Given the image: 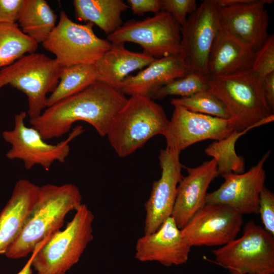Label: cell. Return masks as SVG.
I'll use <instances>...</instances> for the list:
<instances>
[{
  "label": "cell",
  "mask_w": 274,
  "mask_h": 274,
  "mask_svg": "<svg viewBox=\"0 0 274 274\" xmlns=\"http://www.w3.org/2000/svg\"><path fill=\"white\" fill-rule=\"evenodd\" d=\"M127 98L119 90L99 81L82 91L47 107L29 123L45 140L60 138L78 121L91 125L106 136L115 116Z\"/></svg>",
  "instance_id": "obj_1"
},
{
  "label": "cell",
  "mask_w": 274,
  "mask_h": 274,
  "mask_svg": "<svg viewBox=\"0 0 274 274\" xmlns=\"http://www.w3.org/2000/svg\"><path fill=\"white\" fill-rule=\"evenodd\" d=\"M82 201L81 192L74 184L39 186L35 203L21 231L5 255L16 259L32 253L39 243L60 230L66 215L76 211Z\"/></svg>",
  "instance_id": "obj_2"
},
{
  "label": "cell",
  "mask_w": 274,
  "mask_h": 274,
  "mask_svg": "<svg viewBox=\"0 0 274 274\" xmlns=\"http://www.w3.org/2000/svg\"><path fill=\"white\" fill-rule=\"evenodd\" d=\"M209 90L225 105L234 129L242 131L273 121L262 88V78L249 70L232 75L208 78Z\"/></svg>",
  "instance_id": "obj_3"
},
{
  "label": "cell",
  "mask_w": 274,
  "mask_h": 274,
  "mask_svg": "<svg viewBox=\"0 0 274 274\" xmlns=\"http://www.w3.org/2000/svg\"><path fill=\"white\" fill-rule=\"evenodd\" d=\"M168 122L164 109L154 99L132 95L115 116L106 136L117 155L125 157L154 136L163 135Z\"/></svg>",
  "instance_id": "obj_4"
},
{
  "label": "cell",
  "mask_w": 274,
  "mask_h": 274,
  "mask_svg": "<svg viewBox=\"0 0 274 274\" xmlns=\"http://www.w3.org/2000/svg\"><path fill=\"white\" fill-rule=\"evenodd\" d=\"M94 216L82 203L63 230L54 233L36 252L32 267L37 274H66L93 240Z\"/></svg>",
  "instance_id": "obj_5"
},
{
  "label": "cell",
  "mask_w": 274,
  "mask_h": 274,
  "mask_svg": "<svg viewBox=\"0 0 274 274\" xmlns=\"http://www.w3.org/2000/svg\"><path fill=\"white\" fill-rule=\"evenodd\" d=\"M64 67L45 54H27L0 70V89L10 85L27 97L30 119L47 108V95L56 87Z\"/></svg>",
  "instance_id": "obj_6"
},
{
  "label": "cell",
  "mask_w": 274,
  "mask_h": 274,
  "mask_svg": "<svg viewBox=\"0 0 274 274\" xmlns=\"http://www.w3.org/2000/svg\"><path fill=\"white\" fill-rule=\"evenodd\" d=\"M216 262L230 274H273L274 237L253 221L242 235L213 250Z\"/></svg>",
  "instance_id": "obj_7"
},
{
  "label": "cell",
  "mask_w": 274,
  "mask_h": 274,
  "mask_svg": "<svg viewBox=\"0 0 274 274\" xmlns=\"http://www.w3.org/2000/svg\"><path fill=\"white\" fill-rule=\"evenodd\" d=\"M94 24L72 21L62 11L55 28L42 43L47 51L64 67L80 64H94L108 50L111 43L97 37Z\"/></svg>",
  "instance_id": "obj_8"
},
{
  "label": "cell",
  "mask_w": 274,
  "mask_h": 274,
  "mask_svg": "<svg viewBox=\"0 0 274 274\" xmlns=\"http://www.w3.org/2000/svg\"><path fill=\"white\" fill-rule=\"evenodd\" d=\"M107 40L111 43L139 44L143 53L157 59L180 53L181 26L170 14L160 11L142 20L126 21Z\"/></svg>",
  "instance_id": "obj_9"
},
{
  "label": "cell",
  "mask_w": 274,
  "mask_h": 274,
  "mask_svg": "<svg viewBox=\"0 0 274 274\" xmlns=\"http://www.w3.org/2000/svg\"><path fill=\"white\" fill-rule=\"evenodd\" d=\"M26 113L22 111L14 116V127L2 133L5 141L11 145L6 154L10 159L23 161L26 169H31L40 165L48 170L53 163L57 161L63 163L70 151L69 143L84 131L81 125L76 126L67 138L55 145L48 144L35 128L25 124Z\"/></svg>",
  "instance_id": "obj_10"
},
{
  "label": "cell",
  "mask_w": 274,
  "mask_h": 274,
  "mask_svg": "<svg viewBox=\"0 0 274 274\" xmlns=\"http://www.w3.org/2000/svg\"><path fill=\"white\" fill-rule=\"evenodd\" d=\"M220 8L217 0L203 1L181 27L179 54L189 73L207 77L209 55L220 29Z\"/></svg>",
  "instance_id": "obj_11"
},
{
  "label": "cell",
  "mask_w": 274,
  "mask_h": 274,
  "mask_svg": "<svg viewBox=\"0 0 274 274\" xmlns=\"http://www.w3.org/2000/svg\"><path fill=\"white\" fill-rule=\"evenodd\" d=\"M272 0H220V29L255 52L268 38L265 6Z\"/></svg>",
  "instance_id": "obj_12"
},
{
  "label": "cell",
  "mask_w": 274,
  "mask_h": 274,
  "mask_svg": "<svg viewBox=\"0 0 274 274\" xmlns=\"http://www.w3.org/2000/svg\"><path fill=\"white\" fill-rule=\"evenodd\" d=\"M243 224V215L232 208L206 203L181 231L191 247L224 246L236 238Z\"/></svg>",
  "instance_id": "obj_13"
},
{
  "label": "cell",
  "mask_w": 274,
  "mask_h": 274,
  "mask_svg": "<svg viewBox=\"0 0 274 274\" xmlns=\"http://www.w3.org/2000/svg\"><path fill=\"white\" fill-rule=\"evenodd\" d=\"M163 134L166 147L181 152L196 143L219 141L234 130L230 119L190 111L176 106Z\"/></svg>",
  "instance_id": "obj_14"
},
{
  "label": "cell",
  "mask_w": 274,
  "mask_h": 274,
  "mask_svg": "<svg viewBox=\"0 0 274 274\" xmlns=\"http://www.w3.org/2000/svg\"><path fill=\"white\" fill-rule=\"evenodd\" d=\"M180 154V152L167 147L160 151L161 176L153 183L150 195L145 203L144 234L155 231L172 216L177 187L183 177Z\"/></svg>",
  "instance_id": "obj_15"
},
{
  "label": "cell",
  "mask_w": 274,
  "mask_h": 274,
  "mask_svg": "<svg viewBox=\"0 0 274 274\" xmlns=\"http://www.w3.org/2000/svg\"><path fill=\"white\" fill-rule=\"evenodd\" d=\"M270 153V151L266 152L247 172L222 175L224 182L216 190L208 193L206 203L223 204L242 215L258 214L259 195L266 179L264 165Z\"/></svg>",
  "instance_id": "obj_16"
},
{
  "label": "cell",
  "mask_w": 274,
  "mask_h": 274,
  "mask_svg": "<svg viewBox=\"0 0 274 274\" xmlns=\"http://www.w3.org/2000/svg\"><path fill=\"white\" fill-rule=\"evenodd\" d=\"M191 248L170 216L155 231L138 238L135 258L142 262L157 261L166 266L179 265L187 262Z\"/></svg>",
  "instance_id": "obj_17"
},
{
  "label": "cell",
  "mask_w": 274,
  "mask_h": 274,
  "mask_svg": "<svg viewBox=\"0 0 274 274\" xmlns=\"http://www.w3.org/2000/svg\"><path fill=\"white\" fill-rule=\"evenodd\" d=\"M185 168L187 175L178 184L171 216L180 229L206 204L209 185L219 176L216 162L213 158L197 166Z\"/></svg>",
  "instance_id": "obj_18"
},
{
  "label": "cell",
  "mask_w": 274,
  "mask_h": 274,
  "mask_svg": "<svg viewBox=\"0 0 274 274\" xmlns=\"http://www.w3.org/2000/svg\"><path fill=\"white\" fill-rule=\"evenodd\" d=\"M189 73L179 54L155 59L136 75L128 76L119 90L130 96L140 95L153 99L163 86Z\"/></svg>",
  "instance_id": "obj_19"
},
{
  "label": "cell",
  "mask_w": 274,
  "mask_h": 274,
  "mask_svg": "<svg viewBox=\"0 0 274 274\" xmlns=\"http://www.w3.org/2000/svg\"><path fill=\"white\" fill-rule=\"evenodd\" d=\"M39 186L26 179L18 181L0 212V254H5L21 231L35 203Z\"/></svg>",
  "instance_id": "obj_20"
},
{
  "label": "cell",
  "mask_w": 274,
  "mask_h": 274,
  "mask_svg": "<svg viewBox=\"0 0 274 274\" xmlns=\"http://www.w3.org/2000/svg\"><path fill=\"white\" fill-rule=\"evenodd\" d=\"M255 51L221 29L211 49L208 78L224 77L251 70Z\"/></svg>",
  "instance_id": "obj_21"
},
{
  "label": "cell",
  "mask_w": 274,
  "mask_h": 274,
  "mask_svg": "<svg viewBox=\"0 0 274 274\" xmlns=\"http://www.w3.org/2000/svg\"><path fill=\"white\" fill-rule=\"evenodd\" d=\"M155 58L127 49L124 43H111L110 48L94 63L97 81L119 90L130 73L150 64Z\"/></svg>",
  "instance_id": "obj_22"
},
{
  "label": "cell",
  "mask_w": 274,
  "mask_h": 274,
  "mask_svg": "<svg viewBox=\"0 0 274 274\" xmlns=\"http://www.w3.org/2000/svg\"><path fill=\"white\" fill-rule=\"evenodd\" d=\"M73 6L77 20L96 25L107 36L122 25V14L129 8L123 0H74Z\"/></svg>",
  "instance_id": "obj_23"
},
{
  "label": "cell",
  "mask_w": 274,
  "mask_h": 274,
  "mask_svg": "<svg viewBox=\"0 0 274 274\" xmlns=\"http://www.w3.org/2000/svg\"><path fill=\"white\" fill-rule=\"evenodd\" d=\"M57 15L45 0H26L18 22L23 33L43 43L56 26Z\"/></svg>",
  "instance_id": "obj_24"
},
{
  "label": "cell",
  "mask_w": 274,
  "mask_h": 274,
  "mask_svg": "<svg viewBox=\"0 0 274 274\" xmlns=\"http://www.w3.org/2000/svg\"><path fill=\"white\" fill-rule=\"evenodd\" d=\"M59 82L47 99V107L75 94L97 81L94 64H80L64 67Z\"/></svg>",
  "instance_id": "obj_25"
},
{
  "label": "cell",
  "mask_w": 274,
  "mask_h": 274,
  "mask_svg": "<svg viewBox=\"0 0 274 274\" xmlns=\"http://www.w3.org/2000/svg\"><path fill=\"white\" fill-rule=\"evenodd\" d=\"M38 44L25 34L17 23H0V70L36 52Z\"/></svg>",
  "instance_id": "obj_26"
},
{
  "label": "cell",
  "mask_w": 274,
  "mask_h": 274,
  "mask_svg": "<svg viewBox=\"0 0 274 274\" xmlns=\"http://www.w3.org/2000/svg\"><path fill=\"white\" fill-rule=\"evenodd\" d=\"M254 128L250 127L241 131L234 130L227 138L215 141L206 148V154L212 157L216 162L219 175L244 172L245 160L236 153L235 143L241 136Z\"/></svg>",
  "instance_id": "obj_27"
},
{
  "label": "cell",
  "mask_w": 274,
  "mask_h": 274,
  "mask_svg": "<svg viewBox=\"0 0 274 274\" xmlns=\"http://www.w3.org/2000/svg\"><path fill=\"white\" fill-rule=\"evenodd\" d=\"M173 106H181L195 113L230 119V116L223 102L209 90L187 97L172 98Z\"/></svg>",
  "instance_id": "obj_28"
},
{
  "label": "cell",
  "mask_w": 274,
  "mask_h": 274,
  "mask_svg": "<svg viewBox=\"0 0 274 274\" xmlns=\"http://www.w3.org/2000/svg\"><path fill=\"white\" fill-rule=\"evenodd\" d=\"M209 89L208 78L198 73H190L161 88L153 99H162L168 96L187 97Z\"/></svg>",
  "instance_id": "obj_29"
},
{
  "label": "cell",
  "mask_w": 274,
  "mask_h": 274,
  "mask_svg": "<svg viewBox=\"0 0 274 274\" xmlns=\"http://www.w3.org/2000/svg\"><path fill=\"white\" fill-rule=\"evenodd\" d=\"M251 70L261 78L274 72V35H269L264 44L255 52Z\"/></svg>",
  "instance_id": "obj_30"
},
{
  "label": "cell",
  "mask_w": 274,
  "mask_h": 274,
  "mask_svg": "<svg viewBox=\"0 0 274 274\" xmlns=\"http://www.w3.org/2000/svg\"><path fill=\"white\" fill-rule=\"evenodd\" d=\"M195 0H162L161 11L170 14L182 27L187 20V15L197 9Z\"/></svg>",
  "instance_id": "obj_31"
},
{
  "label": "cell",
  "mask_w": 274,
  "mask_h": 274,
  "mask_svg": "<svg viewBox=\"0 0 274 274\" xmlns=\"http://www.w3.org/2000/svg\"><path fill=\"white\" fill-rule=\"evenodd\" d=\"M258 214L264 229L274 236V194L265 186L259 195Z\"/></svg>",
  "instance_id": "obj_32"
},
{
  "label": "cell",
  "mask_w": 274,
  "mask_h": 274,
  "mask_svg": "<svg viewBox=\"0 0 274 274\" xmlns=\"http://www.w3.org/2000/svg\"><path fill=\"white\" fill-rule=\"evenodd\" d=\"M26 0H0V23L18 22Z\"/></svg>",
  "instance_id": "obj_33"
},
{
  "label": "cell",
  "mask_w": 274,
  "mask_h": 274,
  "mask_svg": "<svg viewBox=\"0 0 274 274\" xmlns=\"http://www.w3.org/2000/svg\"><path fill=\"white\" fill-rule=\"evenodd\" d=\"M162 0H127L129 8L134 15L143 16L145 13L154 14L161 11Z\"/></svg>",
  "instance_id": "obj_34"
},
{
  "label": "cell",
  "mask_w": 274,
  "mask_h": 274,
  "mask_svg": "<svg viewBox=\"0 0 274 274\" xmlns=\"http://www.w3.org/2000/svg\"><path fill=\"white\" fill-rule=\"evenodd\" d=\"M262 88L269 108L274 111V72L262 78Z\"/></svg>",
  "instance_id": "obj_35"
},
{
  "label": "cell",
  "mask_w": 274,
  "mask_h": 274,
  "mask_svg": "<svg viewBox=\"0 0 274 274\" xmlns=\"http://www.w3.org/2000/svg\"><path fill=\"white\" fill-rule=\"evenodd\" d=\"M47 241V239L43 241V242L39 243L33 252L31 253V256L29 258V259L28 260L27 262L25 263L24 266L22 267V268L16 274H32V261L33 258V257L37 251V250L41 247L43 244Z\"/></svg>",
  "instance_id": "obj_36"
}]
</instances>
